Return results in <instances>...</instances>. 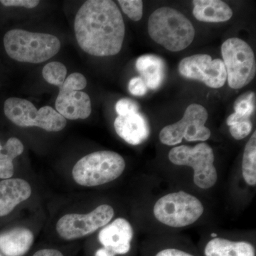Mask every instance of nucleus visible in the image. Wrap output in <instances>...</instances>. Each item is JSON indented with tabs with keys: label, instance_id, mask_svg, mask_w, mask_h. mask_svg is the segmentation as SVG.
Instances as JSON below:
<instances>
[{
	"label": "nucleus",
	"instance_id": "f257e3e1",
	"mask_svg": "<svg viewBox=\"0 0 256 256\" xmlns=\"http://www.w3.org/2000/svg\"><path fill=\"white\" fill-rule=\"evenodd\" d=\"M74 30L79 46L95 56L118 54L126 34L124 18L111 0L84 3L76 16Z\"/></svg>",
	"mask_w": 256,
	"mask_h": 256
},
{
	"label": "nucleus",
	"instance_id": "f03ea898",
	"mask_svg": "<svg viewBox=\"0 0 256 256\" xmlns=\"http://www.w3.org/2000/svg\"><path fill=\"white\" fill-rule=\"evenodd\" d=\"M148 33L158 44L170 52H178L188 48L193 42L195 28L178 10L164 6L150 16Z\"/></svg>",
	"mask_w": 256,
	"mask_h": 256
},
{
	"label": "nucleus",
	"instance_id": "7ed1b4c3",
	"mask_svg": "<svg viewBox=\"0 0 256 256\" xmlns=\"http://www.w3.org/2000/svg\"><path fill=\"white\" fill-rule=\"evenodd\" d=\"M4 46L6 54L14 60L40 64L58 53L60 42L50 34L12 30L4 35Z\"/></svg>",
	"mask_w": 256,
	"mask_h": 256
},
{
	"label": "nucleus",
	"instance_id": "20e7f679",
	"mask_svg": "<svg viewBox=\"0 0 256 256\" xmlns=\"http://www.w3.org/2000/svg\"><path fill=\"white\" fill-rule=\"evenodd\" d=\"M126 162L112 151H98L84 156L74 165L72 174L78 184L96 186L110 182L121 176Z\"/></svg>",
	"mask_w": 256,
	"mask_h": 256
},
{
	"label": "nucleus",
	"instance_id": "39448f33",
	"mask_svg": "<svg viewBox=\"0 0 256 256\" xmlns=\"http://www.w3.org/2000/svg\"><path fill=\"white\" fill-rule=\"evenodd\" d=\"M204 210L196 196L180 191L161 197L154 204L153 213L160 223L181 228L195 223L203 214Z\"/></svg>",
	"mask_w": 256,
	"mask_h": 256
},
{
	"label": "nucleus",
	"instance_id": "423d86ee",
	"mask_svg": "<svg viewBox=\"0 0 256 256\" xmlns=\"http://www.w3.org/2000/svg\"><path fill=\"white\" fill-rule=\"evenodd\" d=\"M5 116L20 127H38L48 132H58L66 126V119L50 106L37 110L26 99L10 98L4 102Z\"/></svg>",
	"mask_w": 256,
	"mask_h": 256
},
{
	"label": "nucleus",
	"instance_id": "0eeeda50",
	"mask_svg": "<svg viewBox=\"0 0 256 256\" xmlns=\"http://www.w3.org/2000/svg\"><path fill=\"white\" fill-rule=\"evenodd\" d=\"M169 160L178 166L193 168L194 182L198 188L208 190L213 188L218 180L214 166V153L206 143H200L193 148L188 146H174L170 150Z\"/></svg>",
	"mask_w": 256,
	"mask_h": 256
},
{
	"label": "nucleus",
	"instance_id": "6e6552de",
	"mask_svg": "<svg viewBox=\"0 0 256 256\" xmlns=\"http://www.w3.org/2000/svg\"><path fill=\"white\" fill-rule=\"evenodd\" d=\"M222 54L229 86L242 88L254 80L256 58L248 44L236 37L228 38L222 44Z\"/></svg>",
	"mask_w": 256,
	"mask_h": 256
},
{
	"label": "nucleus",
	"instance_id": "1a4fd4ad",
	"mask_svg": "<svg viewBox=\"0 0 256 256\" xmlns=\"http://www.w3.org/2000/svg\"><path fill=\"white\" fill-rule=\"evenodd\" d=\"M208 116L203 106L191 104L185 110L182 118L162 129L160 140L169 146H176L183 139L188 142L207 140L210 137V130L205 126Z\"/></svg>",
	"mask_w": 256,
	"mask_h": 256
},
{
	"label": "nucleus",
	"instance_id": "9d476101",
	"mask_svg": "<svg viewBox=\"0 0 256 256\" xmlns=\"http://www.w3.org/2000/svg\"><path fill=\"white\" fill-rule=\"evenodd\" d=\"M114 216V208L108 204L100 205L87 214H66L57 222V233L65 240L82 238L106 226Z\"/></svg>",
	"mask_w": 256,
	"mask_h": 256
},
{
	"label": "nucleus",
	"instance_id": "9b49d317",
	"mask_svg": "<svg viewBox=\"0 0 256 256\" xmlns=\"http://www.w3.org/2000/svg\"><path fill=\"white\" fill-rule=\"evenodd\" d=\"M178 72L184 78L204 82L212 88L223 87L227 80L223 60H212L208 54L186 57L178 64Z\"/></svg>",
	"mask_w": 256,
	"mask_h": 256
},
{
	"label": "nucleus",
	"instance_id": "f8f14e48",
	"mask_svg": "<svg viewBox=\"0 0 256 256\" xmlns=\"http://www.w3.org/2000/svg\"><path fill=\"white\" fill-rule=\"evenodd\" d=\"M133 234L131 224L124 218H118L104 226L98 234V240L116 255H124L130 250Z\"/></svg>",
	"mask_w": 256,
	"mask_h": 256
},
{
	"label": "nucleus",
	"instance_id": "ddd939ff",
	"mask_svg": "<svg viewBox=\"0 0 256 256\" xmlns=\"http://www.w3.org/2000/svg\"><path fill=\"white\" fill-rule=\"evenodd\" d=\"M55 105L57 112L65 119H86L92 111L90 97L82 90L58 92Z\"/></svg>",
	"mask_w": 256,
	"mask_h": 256
},
{
	"label": "nucleus",
	"instance_id": "4468645a",
	"mask_svg": "<svg viewBox=\"0 0 256 256\" xmlns=\"http://www.w3.org/2000/svg\"><path fill=\"white\" fill-rule=\"evenodd\" d=\"M116 132L128 144L139 146L149 137L150 129L146 118L139 112L119 116L114 122Z\"/></svg>",
	"mask_w": 256,
	"mask_h": 256
},
{
	"label": "nucleus",
	"instance_id": "2eb2a0df",
	"mask_svg": "<svg viewBox=\"0 0 256 256\" xmlns=\"http://www.w3.org/2000/svg\"><path fill=\"white\" fill-rule=\"evenodd\" d=\"M31 194L30 184L22 178H8L0 182V217L9 214Z\"/></svg>",
	"mask_w": 256,
	"mask_h": 256
},
{
	"label": "nucleus",
	"instance_id": "dca6fc26",
	"mask_svg": "<svg viewBox=\"0 0 256 256\" xmlns=\"http://www.w3.org/2000/svg\"><path fill=\"white\" fill-rule=\"evenodd\" d=\"M34 235L25 228H14L0 234V252L6 256H23L32 247Z\"/></svg>",
	"mask_w": 256,
	"mask_h": 256
},
{
	"label": "nucleus",
	"instance_id": "f3484780",
	"mask_svg": "<svg viewBox=\"0 0 256 256\" xmlns=\"http://www.w3.org/2000/svg\"><path fill=\"white\" fill-rule=\"evenodd\" d=\"M192 3L194 16L203 22H224L233 16L230 6L220 0H194Z\"/></svg>",
	"mask_w": 256,
	"mask_h": 256
},
{
	"label": "nucleus",
	"instance_id": "a211bd4d",
	"mask_svg": "<svg viewBox=\"0 0 256 256\" xmlns=\"http://www.w3.org/2000/svg\"><path fill=\"white\" fill-rule=\"evenodd\" d=\"M136 68L148 88H159L165 76L164 60L156 55H143L138 58Z\"/></svg>",
	"mask_w": 256,
	"mask_h": 256
},
{
	"label": "nucleus",
	"instance_id": "6ab92c4d",
	"mask_svg": "<svg viewBox=\"0 0 256 256\" xmlns=\"http://www.w3.org/2000/svg\"><path fill=\"white\" fill-rule=\"evenodd\" d=\"M204 254L206 256H256V250L248 242L216 237L207 242Z\"/></svg>",
	"mask_w": 256,
	"mask_h": 256
},
{
	"label": "nucleus",
	"instance_id": "aec40b11",
	"mask_svg": "<svg viewBox=\"0 0 256 256\" xmlns=\"http://www.w3.org/2000/svg\"><path fill=\"white\" fill-rule=\"evenodd\" d=\"M5 152H3V146L0 142V178L8 180L14 174L13 160L23 152L24 144L16 138H11L4 146Z\"/></svg>",
	"mask_w": 256,
	"mask_h": 256
},
{
	"label": "nucleus",
	"instance_id": "412c9836",
	"mask_svg": "<svg viewBox=\"0 0 256 256\" xmlns=\"http://www.w3.org/2000/svg\"><path fill=\"white\" fill-rule=\"evenodd\" d=\"M242 174L246 182L250 186L256 184V132L246 143L242 161Z\"/></svg>",
	"mask_w": 256,
	"mask_h": 256
},
{
	"label": "nucleus",
	"instance_id": "4be33fe9",
	"mask_svg": "<svg viewBox=\"0 0 256 256\" xmlns=\"http://www.w3.org/2000/svg\"><path fill=\"white\" fill-rule=\"evenodd\" d=\"M67 69L64 64L58 62H52L47 64L43 70L42 76L48 84L60 86L66 80Z\"/></svg>",
	"mask_w": 256,
	"mask_h": 256
},
{
	"label": "nucleus",
	"instance_id": "5701e85b",
	"mask_svg": "<svg viewBox=\"0 0 256 256\" xmlns=\"http://www.w3.org/2000/svg\"><path fill=\"white\" fill-rule=\"evenodd\" d=\"M255 108L256 95L254 92H248L240 96L234 104V114L242 118H250Z\"/></svg>",
	"mask_w": 256,
	"mask_h": 256
},
{
	"label": "nucleus",
	"instance_id": "b1692460",
	"mask_svg": "<svg viewBox=\"0 0 256 256\" xmlns=\"http://www.w3.org/2000/svg\"><path fill=\"white\" fill-rule=\"evenodd\" d=\"M122 11L133 21H139L142 18L143 2L141 0H119Z\"/></svg>",
	"mask_w": 256,
	"mask_h": 256
},
{
	"label": "nucleus",
	"instance_id": "393cba45",
	"mask_svg": "<svg viewBox=\"0 0 256 256\" xmlns=\"http://www.w3.org/2000/svg\"><path fill=\"white\" fill-rule=\"evenodd\" d=\"M229 127V131L232 137L240 140L246 138L252 132V124L250 118L240 119Z\"/></svg>",
	"mask_w": 256,
	"mask_h": 256
},
{
	"label": "nucleus",
	"instance_id": "a878e982",
	"mask_svg": "<svg viewBox=\"0 0 256 256\" xmlns=\"http://www.w3.org/2000/svg\"><path fill=\"white\" fill-rule=\"evenodd\" d=\"M87 86L86 77L80 73H73L66 78L60 86V92L65 90H82Z\"/></svg>",
	"mask_w": 256,
	"mask_h": 256
},
{
	"label": "nucleus",
	"instance_id": "bb28decb",
	"mask_svg": "<svg viewBox=\"0 0 256 256\" xmlns=\"http://www.w3.org/2000/svg\"><path fill=\"white\" fill-rule=\"evenodd\" d=\"M116 110L119 116H126L138 112L139 105L132 99L122 98L118 101Z\"/></svg>",
	"mask_w": 256,
	"mask_h": 256
},
{
	"label": "nucleus",
	"instance_id": "cd10ccee",
	"mask_svg": "<svg viewBox=\"0 0 256 256\" xmlns=\"http://www.w3.org/2000/svg\"><path fill=\"white\" fill-rule=\"evenodd\" d=\"M128 90L133 96H143L148 92V87L141 77H134L130 80Z\"/></svg>",
	"mask_w": 256,
	"mask_h": 256
},
{
	"label": "nucleus",
	"instance_id": "c85d7f7f",
	"mask_svg": "<svg viewBox=\"0 0 256 256\" xmlns=\"http://www.w3.org/2000/svg\"><path fill=\"white\" fill-rule=\"evenodd\" d=\"M38 0H1L0 3L5 6H22V8H36L40 4Z\"/></svg>",
	"mask_w": 256,
	"mask_h": 256
},
{
	"label": "nucleus",
	"instance_id": "c756f323",
	"mask_svg": "<svg viewBox=\"0 0 256 256\" xmlns=\"http://www.w3.org/2000/svg\"><path fill=\"white\" fill-rule=\"evenodd\" d=\"M156 256H194L188 252L176 248H166L158 252Z\"/></svg>",
	"mask_w": 256,
	"mask_h": 256
},
{
	"label": "nucleus",
	"instance_id": "7c9ffc66",
	"mask_svg": "<svg viewBox=\"0 0 256 256\" xmlns=\"http://www.w3.org/2000/svg\"><path fill=\"white\" fill-rule=\"evenodd\" d=\"M33 256H64V255L55 249H42L37 252Z\"/></svg>",
	"mask_w": 256,
	"mask_h": 256
},
{
	"label": "nucleus",
	"instance_id": "2f4dec72",
	"mask_svg": "<svg viewBox=\"0 0 256 256\" xmlns=\"http://www.w3.org/2000/svg\"><path fill=\"white\" fill-rule=\"evenodd\" d=\"M116 254L108 248L102 247L96 252L95 256H116Z\"/></svg>",
	"mask_w": 256,
	"mask_h": 256
},
{
	"label": "nucleus",
	"instance_id": "473e14b6",
	"mask_svg": "<svg viewBox=\"0 0 256 256\" xmlns=\"http://www.w3.org/2000/svg\"><path fill=\"white\" fill-rule=\"evenodd\" d=\"M212 236L214 237V238H216V237H217V234H212Z\"/></svg>",
	"mask_w": 256,
	"mask_h": 256
},
{
	"label": "nucleus",
	"instance_id": "72a5a7b5",
	"mask_svg": "<svg viewBox=\"0 0 256 256\" xmlns=\"http://www.w3.org/2000/svg\"><path fill=\"white\" fill-rule=\"evenodd\" d=\"M0 256H2L1 255H0Z\"/></svg>",
	"mask_w": 256,
	"mask_h": 256
}]
</instances>
